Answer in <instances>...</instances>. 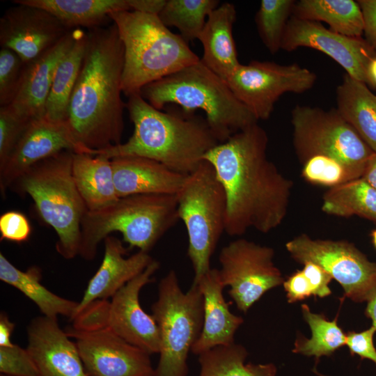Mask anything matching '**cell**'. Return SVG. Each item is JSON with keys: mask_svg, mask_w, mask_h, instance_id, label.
I'll use <instances>...</instances> for the list:
<instances>
[{"mask_svg": "<svg viewBox=\"0 0 376 376\" xmlns=\"http://www.w3.org/2000/svg\"><path fill=\"white\" fill-rule=\"evenodd\" d=\"M267 132L255 123L219 143L203 157L214 168L226 197L225 232L267 233L285 219L293 182L268 158Z\"/></svg>", "mask_w": 376, "mask_h": 376, "instance_id": "1", "label": "cell"}, {"mask_svg": "<svg viewBox=\"0 0 376 376\" xmlns=\"http://www.w3.org/2000/svg\"><path fill=\"white\" fill-rule=\"evenodd\" d=\"M67 123L84 153L121 143L124 130L122 76L124 48L116 26L88 29Z\"/></svg>", "mask_w": 376, "mask_h": 376, "instance_id": "2", "label": "cell"}, {"mask_svg": "<svg viewBox=\"0 0 376 376\" xmlns=\"http://www.w3.org/2000/svg\"><path fill=\"white\" fill-rule=\"evenodd\" d=\"M126 108L134 132L125 143L90 151L93 156L111 159L136 156L156 160L173 171L187 175L220 142L205 118L180 109L159 110L140 93L128 97Z\"/></svg>", "mask_w": 376, "mask_h": 376, "instance_id": "3", "label": "cell"}, {"mask_svg": "<svg viewBox=\"0 0 376 376\" xmlns=\"http://www.w3.org/2000/svg\"><path fill=\"white\" fill-rule=\"evenodd\" d=\"M140 95L159 110L175 104L187 112L203 111L220 143L258 121L226 81L201 60L145 86Z\"/></svg>", "mask_w": 376, "mask_h": 376, "instance_id": "4", "label": "cell"}, {"mask_svg": "<svg viewBox=\"0 0 376 376\" xmlns=\"http://www.w3.org/2000/svg\"><path fill=\"white\" fill-rule=\"evenodd\" d=\"M109 17L124 48L122 90L127 97L201 60L188 42L171 32L157 15L122 11Z\"/></svg>", "mask_w": 376, "mask_h": 376, "instance_id": "5", "label": "cell"}, {"mask_svg": "<svg viewBox=\"0 0 376 376\" xmlns=\"http://www.w3.org/2000/svg\"><path fill=\"white\" fill-rule=\"evenodd\" d=\"M176 194H138L87 211L81 220L79 255L95 258L100 243L114 232L130 248L148 252L178 221Z\"/></svg>", "mask_w": 376, "mask_h": 376, "instance_id": "6", "label": "cell"}, {"mask_svg": "<svg viewBox=\"0 0 376 376\" xmlns=\"http://www.w3.org/2000/svg\"><path fill=\"white\" fill-rule=\"evenodd\" d=\"M73 153L63 150L42 160L10 187L32 198L40 217L57 235V252L67 260L79 255L81 223L88 211L72 177Z\"/></svg>", "mask_w": 376, "mask_h": 376, "instance_id": "7", "label": "cell"}, {"mask_svg": "<svg viewBox=\"0 0 376 376\" xmlns=\"http://www.w3.org/2000/svg\"><path fill=\"white\" fill-rule=\"evenodd\" d=\"M203 308L197 284L193 283L183 292L174 270L160 280L157 299L151 307L160 338L159 359L153 376L187 375L188 354L203 329Z\"/></svg>", "mask_w": 376, "mask_h": 376, "instance_id": "8", "label": "cell"}, {"mask_svg": "<svg viewBox=\"0 0 376 376\" xmlns=\"http://www.w3.org/2000/svg\"><path fill=\"white\" fill-rule=\"evenodd\" d=\"M176 196L179 219L188 236L187 256L196 281L211 269V258L225 232L226 197L214 168L205 160L187 175Z\"/></svg>", "mask_w": 376, "mask_h": 376, "instance_id": "9", "label": "cell"}, {"mask_svg": "<svg viewBox=\"0 0 376 376\" xmlns=\"http://www.w3.org/2000/svg\"><path fill=\"white\" fill-rule=\"evenodd\" d=\"M292 144L303 164L323 155L340 163L350 180L361 178L374 153L335 108L297 105L291 113Z\"/></svg>", "mask_w": 376, "mask_h": 376, "instance_id": "10", "label": "cell"}, {"mask_svg": "<svg viewBox=\"0 0 376 376\" xmlns=\"http://www.w3.org/2000/svg\"><path fill=\"white\" fill-rule=\"evenodd\" d=\"M285 248L299 263L310 261L323 268L354 301H368L376 292V263L352 243L313 239L303 233L287 242Z\"/></svg>", "mask_w": 376, "mask_h": 376, "instance_id": "11", "label": "cell"}, {"mask_svg": "<svg viewBox=\"0 0 376 376\" xmlns=\"http://www.w3.org/2000/svg\"><path fill=\"white\" fill-rule=\"evenodd\" d=\"M316 79L314 72L297 63L251 61L240 63L225 81L258 120H266L283 94L304 93L313 86Z\"/></svg>", "mask_w": 376, "mask_h": 376, "instance_id": "12", "label": "cell"}, {"mask_svg": "<svg viewBox=\"0 0 376 376\" xmlns=\"http://www.w3.org/2000/svg\"><path fill=\"white\" fill-rule=\"evenodd\" d=\"M272 248L238 238L224 246L219 255L221 280L228 294L244 312L284 279L274 263Z\"/></svg>", "mask_w": 376, "mask_h": 376, "instance_id": "13", "label": "cell"}, {"mask_svg": "<svg viewBox=\"0 0 376 376\" xmlns=\"http://www.w3.org/2000/svg\"><path fill=\"white\" fill-rule=\"evenodd\" d=\"M76 345L89 376H153L148 353L127 343L109 327L67 332Z\"/></svg>", "mask_w": 376, "mask_h": 376, "instance_id": "14", "label": "cell"}, {"mask_svg": "<svg viewBox=\"0 0 376 376\" xmlns=\"http://www.w3.org/2000/svg\"><path fill=\"white\" fill-rule=\"evenodd\" d=\"M318 50L334 60L346 74L366 82V70L376 52L363 37L355 38L336 33L320 22L291 16L288 20L281 49L291 52L298 47Z\"/></svg>", "mask_w": 376, "mask_h": 376, "instance_id": "15", "label": "cell"}, {"mask_svg": "<svg viewBox=\"0 0 376 376\" xmlns=\"http://www.w3.org/2000/svg\"><path fill=\"white\" fill-rule=\"evenodd\" d=\"M0 19L1 47L12 49L27 63L56 45L72 29L49 11L13 1Z\"/></svg>", "mask_w": 376, "mask_h": 376, "instance_id": "16", "label": "cell"}, {"mask_svg": "<svg viewBox=\"0 0 376 376\" xmlns=\"http://www.w3.org/2000/svg\"><path fill=\"white\" fill-rule=\"evenodd\" d=\"M63 150L82 152L67 121H53L45 116L31 120L11 155L0 168L2 196L33 165Z\"/></svg>", "mask_w": 376, "mask_h": 376, "instance_id": "17", "label": "cell"}, {"mask_svg": "<svg viewBox=\"0 0 376 376\" xmlns=\"http://www.w3.org/2000/svg\"><path fill=\"white\" fill-rule=\"evenodd\" d=\"M159 268V263L153 260L141 274L118 290L109 301L107 327L149 354H159V333L152 315L142 308L139 293L152 281Z\"/></svg>", "mask_w": 376, "mask_h": 376, "instance_id": "18", "label": "cell"}, {"mask_svg": "<svg viewBox=\"0 0 376 376\" xmlns=\"http://www.w3.org/2000/svg\"><path fill=\"white\" fill-rule=\"evenodd\" d=\"M27 334L26 350L38 376H89L76 343L61 329L57 318H35L29 323Z\"/></svg>", "mask_w": 376, "mask_h": 376, "instance_id": "19", "label": "cell"}, {"mask_svg": "<svg viewBox=\"0 0 376 376\" xmlns=\"http://www.w3.org/2000/svg\"><path fill=\"white\" fill-rule=\"evenodd\" d=\"M102 263L89 281L72 320L94 301L108 300L130 281L141 274L154 260L148 252L138 251L125 257L127 249L117 237L109 235L104 240Z\"/></svg>", "mask_w": 376, "mask_h": 376, "instance_id": "20", "label": "cell"}, {"mask_svg": "<svg viewBox=\"0 0 376 376\" xmlns=\"http://www.w3.org/2000/svg\"><path fill=\"white\" fill-rule=\"evenodd\" d=\"M72 29L56 45L33 61L25 63L21 84L10 107L31 120L45 116L46 102L56 68L75 40Z\"/></svg>", "mask_w": 376, "mask_h": 376, "instance_id": "21", "label": "cell"}, {"mask_svg": "<svg viewBox=\"0 0 376 376\" xmlns=\"http://www.w3.org/2000/svg\"><path fill=\"white\" fill-rule=\"evenodd\" d=\"M193 283L198 285L202 292L204 313L201 333L191 352L199 355L215 347L235 343V334L244 320L229 309L224 297L225 286L219 269L211 268Z\"/></svg>", "mask_w": 376, "mask_h": 376, "instance_id": "22", "label": "cell"}, {"mask_svg": "<svg viewBox=\"0 0 376 376\" xmlns=\"http://www.w3.org/2000/svg\"><path fill=\"white\" fill-rule=\"evenodd\" d=\"M111 161L118 198L138 194H177L187 177L149 158L125 156Z\"/></svg>", "mask_w": 376, "mask_h": 376, "instance_id": "23", "label": "cell"}, {"mask_svg": "<svg viewBox=\"0 0 376 376\" xmlns=\"http://www.w3.org/2000/svg\"><path fill=\"white\" fill-rule=\"evenodd\" d=\"M236 16L233 3H221L207 17L198 38L203 49L201 61L224 80L240 64L233 35Z\"/></svg>", "mask_w": 376, "mask_h": 376, "instance_id": "24", "label": "cell"}, {"mask_svg": "<svg viewBox=\"0 0 376 376\" xmlns=\"http://www.w3.org/2000/svg\"><path fill=\"white\" fill-rule=\"evenodd\" d=\"M72 172L88 211L106 207L119 198L114 185L111 159L74 152Z\"/></svg>", "mask_w": 376, "mask_h": 376, "instance_id": "25", "label": "cell"}, {"mask_svg": "<svg viewBox=\"0 0 376 376\" xmlns=\"http://www.w3.org/2000/svg\"><path fill=\"white\" fill-rule=\"evenodd\" d=\"M340 115L376 152V95L364 82L345 74L336 89Z\"/></svg>", "mask_w": 376, "mask_h": 376, "instance_id": "26", "label": "cell"}, {"mask_svg": "<svg viewBox=\"0 0 376 376\" xmlns=\"http://www.w3.org/2000/svg\"><path fill=\"white\" fill-rule=\"evenodd\" d=\"M45 9L69 29L102 26L113 13L132 11L130 0H17Z\"/></svg>", "mask_w": 376, "mask_h": 376, "instance_id": "27", "label": "cell"}, {"mask_svg": "<svg viewBox=\"0 0 376 376\" xmlns=\"http://www.w3.org/2000/svg\"><path fill=\"white\" fill-rule=\"evenodd\" d=\"M41 276L38 267L20 270L0 253L1 281L15 288L33 301L43 315L51 318L64 315L71 320L79 302L52 292L40 283Z\"/></svg>", "mask_w": 376, "mask_h": 376, "instance_id": "28", "label": "cell"}, {"mask_svg": "<svg viewBox=\"0 0 376 376\" xmlns=\"http://www.w3.org/2000/svg\"><path fill=\"white\" fill-rule=\"evenodd\" d=\"M88 41V33L76 29L75 40L60 61L46 102L45 117L53 121H67L69 102L77 80Z\"/></svg>", "mask_w": 376, "mask_h": 376, "instance_id": "29", "label": "cell"}, {"mask_svg": "<svg viewBox=\"0 0 376 376\" xmlns=\"http://www.w3.org/2000/svg\"><path fill=\"white\" fill-rule=\"evenodd\" d=\"M292 16L324 22L331 30L350 37H362L364 33V18L357 1L300 0L295 2Z\"/></svg>", "mask_w": 376, "mask_h": 376, "instance_id": "30", "label": "cell"}, {"mask_svg": "<svg viewBox=\"0 0 376 376\" xmlns=\"http://www.w3.org/2000/svg\"><path fill=\"white\" fill-rule=\"evenodd\" d=\"M322 210L332 216L356 215L376 221V189L362 178L331 187L323 195Z\"/></svg>", "mask_w": 376, "mask_h": 376, "instance_id": "31", "label": "cell"}, {"mask_svg": "<svg viewBox=\"0 0 376 376\" xmlns=\"http://www.w3.org/2000/svg\"><path fill=\"white\" fill-rule=\"evenodd\" d=\"M248 355L244 346L235 343L215 347L198 355V376H274L272 364H244Z\"/></svg>", "mask_w": 376, "mask_h": 376, "instance_id": "32", "label": "cell"}, {"mask_svg": "<svg viewBox=\"0 0 376 376\" xmlns=\"http://www.w3.org/2000/svg\"><path fill=\"white\" fill-rule=\"evenodd\" d=\"M219 0H166L157 15L166 27H175L187 42L198 39Z\"/></svg>", "mask_w": 376, "mask_h": 376, "instance_id": "33", "label": "cell"}, {"mask_svg": "<svg viewBox=\"0 0 376 376\" xmlns=\"http://www.w3.org/2000/svg\"><path fill=\"white\" fill-rule=\"evenodd\" d=\"M305 321L311 331L310 338L297 339L292 352L306 357L331 356L336 350L345 345L346 334L337 324V318L329 321L321 314L312 313L307 304L301 305Z\"/></svg>", "mask_w": 376, "mask_h": 376, "instance_id": "34", "label": "cell"}, {"mask_svg": "<svg viewBox=\"0 0 376 376\" xmlns=\"http://www.w3.org/2000/svg\"><path fill=\"white\" fill-rule=\"evenodd\" d=\"M295 2L293 0L260 1L255 21L260 39L272 54L281 49L284 31Z\"/></svg>", "mask_w": 376, "mask_h": 376, "instance_id": "35", "label": "cell"}, {"mask_svg": "<svg viewBox=\"0 0 376 376\" xmlns=\"http://www.w3.org/2000/svg\"><path fill=\"white\" fill-rule=\"evenodd\" d=\"M301 176L310 183L333 187L350 181L344 166L338 161L323 155H316L304 164Z\"/></svg>", "mask_w": 376, "mask_h": 376, "instance_id": "36", "label": "cell"}, {"mask_svg": "<svg viewBox=\"0 0 376 376\" xmlns=\"http://www.w3.org/2000/svg\"><path fill=\"white\" fill-rule=\"evenodd\" d=\"M25 63L10 49L0 50V106L11 104L19 90Z\"/></svg>", "mask_w": 376, "mask_h": 376, "instance_id": "37", "label": "cell"}, {"mask_svg": "<svg viewBox=\"0 0 376 376\" xmlns=\"http://www.w3.org/2000/svg\"><path fill=\"white\" fill-rule=\"evenodd\" d=\"M31 120L9 106L0 107V168L11 155Z\"/></svg>", "mask_w": 376, "mask_h": 376, "instance_id": "38", "label": "cell"}, {"mask_svg": "<svg viewBox=\"0 0 376 376\" xmlns=\"http://www.w3.org/2000/svg\"><path fill=\"white\" fill-rule=\"evenodd\" d=\"M0 372L6 376H38L37 367L28 350L15 344L0 347Z\"/></svg>", "mask_w": 376, "mask_h": 376, "instance_id": "39", "label": "cell"}, {"mask_svg": "<svg viewBox=\"0 0 376 376\" xmlns=\"http://www.w3.org/2000/svg\"><path fill=\"white\" fill-rule=\"evenodd\" d=\"M109 308L108 300L94 301L72 320V329L77 331H93L107 327Z\"/></svg>", "mask_w": 376, "mask_h": 376, "instance_id": "40", "label": "cell"}, {"mask_svg": "<svg viewBox=\"0 0 376 376\" xmlns=\"http://www.w3.org/2000/svg\"><path fill=\"white\" fill-rule=\"evenodd\" d=\"M1 240L14 242L26 241L31 234V226L27 217L20 212L11 210L0 216Z\"/></svg>", "mask_w": 376, "mask_h": 376, "instance_id": "41", "label": "cell"}, {"mask_svg": "<svg viewBox=\"0 0 376 376\" xmlns=\"http://www.w3.org/2000/svg\"><path fill=\"white\" fill-rule=\"evenodd\" d=\"M375 332L376 328L373 325L361 332L350 331L346 334L345 345L352 355L369 359L376 365V349L373 343Z\"/></svg>", "mask_w": 376, "mask_h": 376, "instance_id": "42", "label": "cell"}, {"mask_svg": "<svg viewBox=\"0 0 376 376\" xmlns=\"http://www.w3.org/2000/svg\"><path fill=\"white\" fill-rule=\"evenodd\" d=\"M288 301L294 303L313 296L311 283L301 270H297L283 283Z\"/></svg>", "mask_w": 376, "mask_h": 376, "instance_id": "43", "label": "cell"}, {"mask_svg": "<svg viewBox=\"0 0 376 376\" xmlns=\"http://www.w3.org/2000/svg\"><path fill=\"white\" fill-rule=\"evenodd\" d=\"M302 271L309 279L313 296L323 298L331 295V290L329 286L332 277L318 265L307 261L302 264Z\"/></svg>", "mask_w": 376, "mask_h": 376, "instance_id": "44", "label": "cell"}, {"mask_svg": "<svg viewBox=\"0 0 376 376\" xmlns=\"http://www.w3.org/2000/svg\"><path fill=\"white\" fill-rule=\"evenodd\" d=\"M364 18L365 40L376 52V0H359Z\"/></svg>", "mask_w": 376, "mask_h": 376, "instance_id": "45", "label": "cell"}, {"mask_svg": "<svg viewBox=\"0 0 376 376\" xmlns=\"http://www.w3.org/2000/svg\"><path fill=\"white\" fill-rule=\"evenodd\" d=\"M166 0H130L132 11L158 15Z\"/></svg>", "mask_w": 376, "mask_h": 376, "instance_id": "46", "label": "cell"}, {"mask_svg": "<svg viewBox=\"0 0 376 376\" xmlns=\"http://www.w3.org/2000/svg\"><path fill=\"white\" fill-rule=\"evenodd\" d=\"M15 324L10 320L7 314L1 312L0 314V347H11L14 344L10 337Z\"/></svg>", "mask_w": 376, "mask_h": 376, "instance_id": "47", "label": "cell"}, {"mask_svg": "<svg viewBox=\"0 0 376 376\" xmlns=\"http://www.w3.org/2000/svg\"><path fill=\"white\" fill-rule=\"evenodd\" d=\"M361 178L376 189V152L370 157Z\"/></svg>", "mask_w": 376, "mask_h": 376, "instance_id": "48", "label": "cell"}, {"mask_svg": "<svg viewBox=\"0 0 376 376\" xmlns=\"http://www.w3.org/2000/svg\"><path fill=\"white\" fill-rule=\"evenodd\" d=\"M366 84L376 88V56L369 61L366 70Z\"/></svg>", "mask_w": 376, "mask_h": 376, "instance_id": "49", "label": "cell"}, {"mask_svg": "<svg viewBox=\"0 0 376 376\" xmlns=\"http://www.w3.org/2000/svg\"><path fill=\"white\" fill-rule=\"evenodd\" d=\"M367 302V306L365 311L366 315L371 319L373 326L376 328V292Z\"/></svg>", "mask_w": 376, "mask_h": 376, "instance_id": "50", "label": "cell"}, {"mask_svg": "<svg viewBox=\"0 0 376 376\" xmlns=\"http://www.w3.org/2000/svg\"><path fill=\"white\" fill-rule=\"evenodd\" d=\"M373 244L376 249V229L372 231L371 233Z\"/></svg>", "mask_w": 376, "mask_h": 376, "instance_id": "51", "label": "cell"}, {"mask_svg": "<svg viewBox=\"0 0 376 376\" xmlns=\"http://www.w3.org/2000/svg\"><path fill=\"white\" fill-rule=\"evenodd\" d=\"M313 372H314V373H315L316 375H318V376H330V375H327L320 373L318 372L316 369H314V370H313Z\"/></svg>", "mask_w": 376, "mask_h": 376, "instance_id": "52", "label": "cell"}, {"mask_svg": "<svg viewBox=\"0 0 376 376\" xmlns=\"http://www.w3.org/2000/svg\"><path fill=\"white\" fill-rule=\"evenodd\" d=\"M0 376H6V375H2V374H1V375H0Z\"/></svg>", "mask_w": 376, "mask_h": 376, "instance_id": "53", "label": "cell"}]
</instances>
